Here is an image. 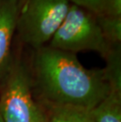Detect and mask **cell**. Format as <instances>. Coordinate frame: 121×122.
<instances>
[{
	"label": "cell",
	"mask_w": 121,
	"mask_h": 122,
	"mask_svg": "<svg viewBox=\"0 0 121 122\" xmlns=\"http://www.w3.org/2000/svg\"><path fill=\"white\" fill-rule=\"evenodd\" d=\"M97 21L105 38L110 44L120 43L121 17L96 15Z\"/></svg>",
	"instance_id": "ba28073f"
},
{
	"label": "cell",
	"mask_w": 121,
	"mask_h": 122,
	"mask_svg": "<svg viewBox=\"0 0 121 122\" xmlns=\"http://www.w3.org/2000/svg\"><path fill=\"white\" fill-rule=\"evenodd\" d=\"M16 29L21 40L35 48L50 41L62 24L69 0H19Z\"/></svg>",
	"instance_id": "3957f363"
},
{
	"label": "cell",
	"mask_w": 121,
	"mask_h": 122,
	"mask_svg": "<svg viewBox=\"0 0 121 122\" xmlns=\"http://www.w3.org/2000/svg\"><path fill=\"white\" fill-rule=\"evenodd\" d=\"M35 68L43 92L54 105L92 110L111 91L104 75L86 69L70 52L42 46Z\"/></svg>",
	"instance_id": "6da1fadb"
},
{
	"label": "cell",
	"mask_w": 121,
	"mask_h": 122,
	"mask_svg": "<svg viewBox=\"0 0 121 122\" xmlns=\"http://www.w3.org/2000/svg\"><path fill=\"white\" fill-rule=\"evenodd\" d=\"M0 122H2V119H1V118H0Z\"/></svg>",
	"instance_id": "8fae6325"
},
{
	"label": "cell",
	"mask_w": 121,
	"mask_h": 122,
	"mask_svg": "<svg viewBox=\"0 0 121 122\" xmlns=\"http://www.w3.org/2000/svg\"><path fill=\"white\" fill-rule=\"evenodd\" d=\"M49 46L73 54L94 51L105 58L112 44L105 38L96 15L71 4L65 20L50 40Z\"/></svg>",
	"instance_id": "7a4b0ae2"
},
{
	"label": "cell",
	"mask_w": 121,
	"mask_h": 122,
	"mask_svg": "<svg viewBox=\"0 0 121 122\" xmlns=\"http://www.w3.org/2000/svg\"><path fill=\"white\" fill-rule=\"evenodd\" d=\"M79 7H82L95 15H101L104 10L105 0H69Z\"/></svg>",
	"instance_id": "9c48e42d"
},
{
	"label": "cell",
	"mask_w": 121,
	"mask_h": 122,
	"mask_svg": "<svg viewBox=\"0 0 121 122\" xmlns=\"http://www.w3.org/2000/svg\"><path fill=\"white\" fill-rule=\"evenodd\" d=\"M45 122H94L92 110L72 105H53Z\"/></svg>",
	"instance_id": "8992f818"
},
{
	"label": "cell",
	"mask_w": 121,
	"mask_h": 122,
	"mask_svg": "<svg viewBox=\"0 0 121 122\" xmlns=\"http://www.w3.org/2000/svg\"><path fill=\"white\" fill-rule=\"evenodd\" d=\"M2 122H45V116L35 104L24 69L16 66L8 76L0 98Z\"/></svg>",
	"instance_id": "277c9868"
},
{
	"label": "cell",
	"mask_w": 121,
	"mask_h": 122,
	"mask_svg": "<svg viewBox=\"0 0 121 122\" xmlns=\"http://www.w3.org/2000/svg\"><path fill=\"white\" fill-rule=\"evenodd\" d=\"M101 15L121 17V0H105Z\"/></svg>",
	"instance_id": "30bf717a"
},
{
	"label": "cell",
	"mask_w": 121,
	"mask_h": 122,
	"mask_svg": "<svg viewBox=\"0 0 121 122\" xmlns=\"http://www.w3.org/2000/svg\"><path fill=\"white\" fill-rule=\"evenodd\" d=\"M19 4V0H0V71L5 68L10 58Z\"/></svg>",
	"instance_id": "5b68a950"
},
{
	"label": "cell",
	"mask_w": 121,
	"mask_h": 122,
	"mask_svg": "<svg viewBox=\"0 0 121 122\" xmlns=\"http://www.w3.org/2000/svg\"><path fill=\"white\" fill-rule=\"evenodd\" d=\"M121 92L111 90L92 109L94 122H121Z\"/></svg>",
	"instance_id": "52a82bcc"
}]
</instances>
